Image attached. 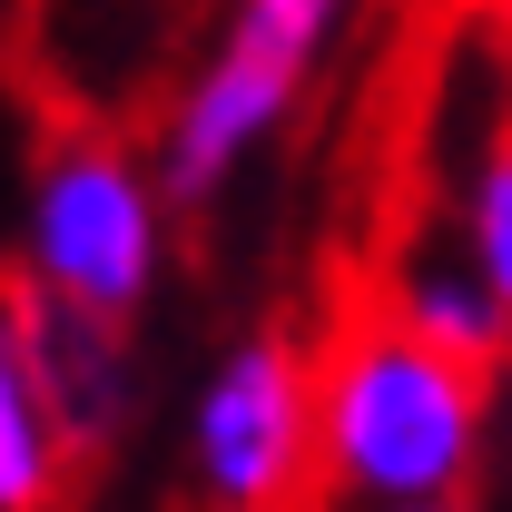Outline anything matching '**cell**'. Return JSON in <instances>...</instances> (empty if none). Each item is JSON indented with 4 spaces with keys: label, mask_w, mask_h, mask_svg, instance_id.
Wrapping results in <instances>:
<instances>
[{
    "label": "cell",
    "mask_w": 512,
    "mask_h": 512,
    "mask_svg": "<svg viewBox=\"0 0 512 512\" xmlns=\"http://www.w3.org/2000/svg\"><path fill=\"white\" fill-rule=\"evenodd\" d=\"M316 444L335 493H384V503H434L463 483L473 434H483V384L453 365L444 345H424L394 316L384 276L365 256L335 266L316 316Z\"/></svg>",
    "instance_id": "obj_1"
},
{
    "label": "cell",
    "mask_w": 512,
    "mask_h": 512,
    "mask_svg": "<svg viewBox=\"0 0 512 512\" xmlns=\"http://www.w3.org/2000/svg\"><path fill=\"white\" fill-rule=\"evenodd\" d=\"M30 266L119 316L148 296V266H158V207H148V178L128 158V138L99 109L79 99H40V197H30Z\"/></svg>",
    "instance_id": "obj_2"
},
{
    "label": "cell",
    "mask_w": 512,
    "mask_h": 512,
    "mask_svg": "<svg viewBox=\"0 0 512 512\" xmlns=\"http://www.w3.org/2000/svg\"><path fill=\"white\" fill-rule=\"evenodd\" d=\"M197 483L207 512H316L325 444H316V345L296 325H266L227 355V375L197 404Z\"/></svg>",
    "instance_id": "obj_3"
},
{
    "label": "cell",
    "mask_w": 512,
    "mask_h": 512,
    "mask_svg": "<svg viewBox=\"0 0 512 512\" xmlns=\"http://www.w3.org/2000/svg\"><path fill=\"white\" fill-rule=\"evenodd\" d=\"M325 10L335 0H237L227 50L207 60V79L188 89V109L168 128V197L178 207H207V188L296 99V79H306V60H316V40H325Z\"/></svg>",
    "instance_id": "obj_4"
},
{
    "label": "cell",
    "mask_w": 512,
    "mask_h": 512,
    "mask_svg": "<svg viewBox=\"0 0 512 512\" xmlns=\"http://www.w3.org/2000/svg\"><path fill=\"white\" fill-rule=\"evenodd\" d=\"M0 316H10V345H20V365H30V394H40V414H50V434H60L69 483L89 493L99 463H109V444H119V424H128L119 316L60 296L40 266H0Z\"/></svg>",
    "instance_id": "obj_5"
},
{
    "label": "cell",
    "mask_w": 512,
    "mask_h": 512,
    "mask_svg": "<svg viewBox=\"0 0 512 512\" xmlns=\"http://www.w3.org/2000/svg\"><path fill=\"white\" fill-rule=\"evenodd\" d=\"M69 503H79V483H69L60 434H50L30 365L10 345V316H0V512H69Z\"/></svg>",
    "instance_id": "obj_6"
},
{
    "label": "cell",
    "mask_w": 512,
    "mask_h": 512,
    "mask_svg": "<svg viewBox=\"0 0 512 512\" xmlns=\"http://www.w3.org/2000/svg\"><path fill=\"white\" fill-rule=\"evenodd\" d=\"M473 266L493 276V296L512 306V128L493 148V168H483V188H473Z\"/></svg>",
    "instance_id": "obj_7"
},
{
    "label": "cell",
    "mask_w": 512,
    "mask_h": 512,
    "mask_svg": "<svg viewBox=\"0 0 512 512\" xmlns=\"http://www.w3.org/2000/svg\"><path fill=\"white\" fill-rule=\"evenodd\" d=\"M394 512H453V503H394Z\"/></svg>",
    "instance_id": "obj_8"
},
{
    "label": "cell",
    "mask_w": 512,
    "mask_h": 512,
    "mask_svg": "<svg viewBox=\"0 0 512 512\" xmlns=\"http://www.w3.org/2000/svg\"><path fill=\"white\" fill-rule=\"evenodd\" d=\"M483 10H493V20H512V0H483Z\"/></svg>",
    "instance_id": "obj_9"
},
{
    "label": "cell",
    "mask_w": 512,
    "mask_h": 512,
    "mask_svg": "<svg viewBox=\"0 0 512 512\" xmlns=\"http://www.w3.org/2000/svg\"><path fill=\"white\" fill-rule=\"evenodd\" d=\"M503 60H512V20H503Z\"/></svg>",
    "instance_id": "obj_10"
}]
</instances>
